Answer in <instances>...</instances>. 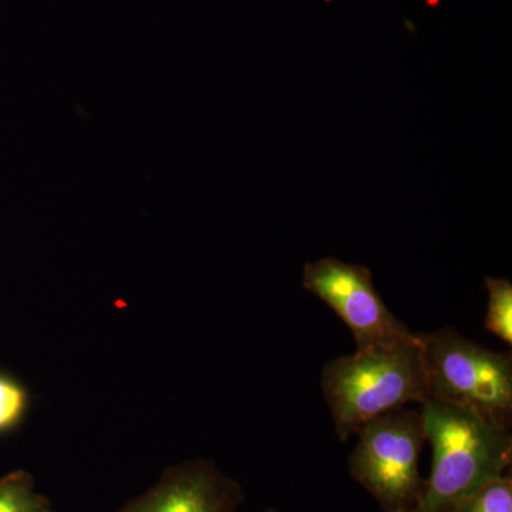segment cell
<instances>
[{"label":"cell","mask_w":512,"mask_h":512,"mask_svg":"<svg viewBox=\"0 0 512 512\" xmlns=\"http://www.w3.org/2000/svg\"><path fill=\"white\" fill-rule=\"evenodd\" d=\"M420 410L433 464L412 512H460L511 467V429L436 400H424Z\"/></svg>","instance_id":"obj_1"},{"label":"cell","mask_w":512,"mask_h":512,"mask_svg":"<svg viewBox=\"0 0 512 512\" xmlns=\"http://www.w3.org/2000/svg\"><path fill=\"white\" fill-rule=\"evenodd\" d=\"M320 386L342 443L376 417L423 403L427 394L417 333L407 342L330 360L323 366Z\"/></svg>","instance_id":"obj_2"},{"label":"cell","mask_w":512,"mask_h":512,"mask_svg":"<svg viewBox=\"0 0 512 512\" xmlns=\"http://www.w3.org/2000/svg\"><path fill=\"white\" fill-rule=\"evenodd\" d=\"M417 342L427 399L470 410L511 429V352L484 348L450 326L417 333Z\"/></svg>","instance_id":"obj_3"},{"label":"cell","mask_w":512,"mask_h":512,"mask_svg":"<svg viewBox=\"0 0 512 512\" xmlns=\"http://www.w3.org/2000/svg\"><path fill=\"white\" fill-rule=\"evenodd\" d=\"M355 436L357 443L348 457L350 476L375 498L382 512H412L426 487L420 474L426 443L421 410H393L370 420Z\"/></svg>","instance_id":"obj_4"},{"label":"cell","mask_w":512,"mask_h":512,"mask_svg":"<svg viewBox=\"0 0 512 512\" xmlns=\"http://www.w3.org/2000/svg\"><path fill=\"white\" fill-rule=\"evenodd\" d=\"M302 285L348 326L356 350L416 339V333L387 308L366 266L338 258L309 262L303 268Z\"/></svg>","instance_id":"obj_5"},{"label":"cell","mask_w":512,"mask_h":512,"mask_svg":"<svg viewBox=\"0 0 512 512\" xmlns=\"http://www.w3.org/2000/svg\"><path fill=\"white\" fill-rule=\"evenodd\" d=\"M244 488L211 458H194L165 468L153 487L116 512H238Z\"/></svg>","instance_id":"obj_6"},{"label":"cell","mask_w":512,"mask_h":512,"mask_svg":"<svg viewBox=\"0 0 512 512\" xmlns=\"http://www.w3.org/2000/svg\"><path fill=\"white\" fill-rule=\"evenodd\" d=\"M0 512H57L46 495L37 493L35 477L26 470L0 477Z\"/></svg>","instance_id":"obj_7"},{"label":"cell","mask_w":512,"mask_h":512,"mask_svg":"<svg viewBox=\"0 0 512 512\" xmlns=\"http://www.w3.org/2000/svg\"><path fill=\"white\" fill-rule=\"evenodd\" d=\"M32 394L19 377L0 369V439L15 433L28 419Z\"/></svg>","instance_id":"obj_8"},{"label":"cell","mask_w":512,"mask_h":512,"mask_svg":"<svg viewBox=\"0 0 512 512\" xmlns=\"http://www.w3.org/2000/svg\"><path fill=\"white\" fill-rule=\"evenodd\" d=\"M488 308L484 326L491 335L512 345V284L508 279L485 278Z\"/></svg>","instance_id":"obj_9"},{"label":"cell","mask_w":512,"mask_h":512,"mask_svg":"<svg viewBox=\"0 0 512 512\" xmlns=\"http://www.w3.org/2000/svg\"><path fill=\"white\" fill-rule=\"evenodd\" d=\"M460 512H512V477L505 473L464 505Z\"/></svg>","instance_id":"obj_10"},{"label":"cell","mask_w":512,"mask_h":512,"mask_svg":"<svg viewBox=\"0 0 512 512\" xmlns=\"http://www.w3.org/2000/svg\"><path fill=\"white\" fill-rule=\"evenodd\" d=\"M262 512H282V511L275 510V508H266V510L262 511Z\"/></svg>","instance_id":"obj_11"}]
</instances>
